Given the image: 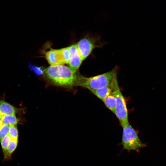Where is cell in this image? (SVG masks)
Segmentation results:
<instances>
[{
    "instance_id": "cell-2",
    "label": "cell",
    "mask_w": 166,
    "mask_h": 166,
    "mask_svg": "<svg viewBox=\"0 0 166 166\" xmlns=\"http://www.w3.org/2000/svg\"><path fill=\"white\" fill-rule=\"evenodd\" d=\"M117 78L116 68L108 72L90 77H85L79 73L76 86L84 87L91 91L109 85Z\"/></svg>"
},
{
    "instance_id": "cell-14",
    "label": "cell",
    "mask_w": 166,
    "mask_h": 166,
    "mask_svg": "<svg viewBox=\"0 0 166 166\" xmlns=\"http://www.w3.org/2000/svg\"><path fill=\"white\" fill-rule=\"evenodd\" d=\"M11 139V138L8 134L0 141L3 154L6 152Z\"/></svg>"
},
{
    "instance_id": "cell-9",
    "label": "cell",
    "mask_w": 166,
    "mask_h": 166,
    "mask_svg": "<svg viewBox=\"0 0 166 166\" xmlns=\"http://www.w3.org/2000/svg\"><path fill=\"white\" fill-rule=\"evenodd\" d=\"M20 110L4 101H0V115L1 116L15 115Z\"/></svg>"
},
{
    "instance_id": "cell-6",
    "label": "cell",
    "mask_w": 166,
    "mask_h": 166,
    "mask_svg": "<svg viewBox=\"0 0 166 166\" xmlns=\"http://www.w3.org/2000/svg\"><path fill=\"white\" fill-rule=\"evenodd\" d=\"M76 45L83 61L88 57L93 49L97 46L95 40L88 36L81 39Z\"/></svg>"
},
{
    "instance_id": "cell-4",
    "label": "cell",
    "mask_w": 166,
    "mask_h": 166,
    "mask_svg": "<svg viewBox=\"0 0 166 166\" xmlns=\"http://www.w3.org/2000/svg\"><path fill=\"white\" fill-rule=\"evenodd\" d=\"M45 56L50 66L68 64L70 58L69 47L58 49H51L45 52Z\"/></svg>"
},
{
    "instance_id": "cell-8",
    "label": "cell",
    "mask_w": 166,
    "mask_h": 166,
    "mask_svg": "<svg viewBox=\"0 0 166 166\" xmlns=\"http://www.w3.org/2000/svg\"><path fill=\"white\" fill-rule=\"evenodd\" d=\"M117 78L109 85L91 92L97 97L102 101L113 91L115 90L118 85Z\"/></svg>"
},
{
    "instance_id": "cell-7",
    "label": "cell",
    "mask_w": 166,
    "mask_h": 166,
    "mask_svg": "<svg viewBox=\"0 0 166 166\" xmlns=\"http://www.w3.org/2000/svg\"><path fill=\"white\" fill-rule=\"evenodd\" d=\"M68 47L70 52L69 66L72 70L76 72L78 71L83 61L76 44H73Z\"/></svg>"
},
{
    "instance_id": "cell-5",
    "label": "cell",
    "mask_w": 166,
    "mask_h": 166,
    "mask_svg": "<svg viewBox=\"0 0 166 166\" xmlns=\"http://www.w3.org/2000/svg\"><path fill=\"white\" fill-rule=\"evenodd\" d=\"M116 106L115 114L122 127L129 122L128 111L126 101L118 85L115 90Z\"/></svg>"
},
{
    "instance_id": "cell-3",
    "label": "cell",
    "mask_w": 166,
    "mask_h": 166,
    "mask_svg": "<svg viewBox=\"0 0 166 166\" xmlns=\"http://www.w3.org/2000/svg\"><path fill=\"white\" fill-rule=\"evenodd\" d=\"M122 127L123 132L121 144L123 149L126 150L128 152L131 150H135L139 152L141 148L146 146V145L140 140L137 132L129 122Z\"/></svg>"
},
{
    "instance_id": "cell-13",
    "label": "cell",
    "mask_w": 166,
    "mask_h": 166,
    "mask_svg": "<svg viewBox=\"0 0 166 166\" xmlns=\"http://www.w3.org/2000/svg\"><path fill=\"white\" fill-rule=\"evenodd\" d=\"M8 135L11 139L18 140V131L16 125L10 126Z\"/></svg>"
},
{
    "instance_id": "cell-1",
    "label": "cell",
    "mask_w": 166,
    "mask_h": 166,
    "mask_svg": "<svg viewBox=\"0 0 166 166\" xmlns=\"http://www.w3.org/2000/svg\"><path fill=\"white\" fill-rule=\"evenodd\" d=\"M79 73L64 65L50 66L44 69L43 74L51 84L70 89L76 86Z\"/></svg>"
},
{
    "instance_id": "cell-15",
    "label": "cell",
    "mask_w": 166,
    "mask_h": 166,
    "mask_svg": "<svg viewBox=\"0 0 166 166\" xmlns=\"http://www.w3.org/2000/svg\"><path fill=\"white\" fill-rule=\"evenodd\" d=\"M10 126L2 124L0 127V141L5 136L8 134Z\"/></svg>"
},
{
    "instance_id": "cell-16",
    "label": "cell",
    "mask_w": 166,
    "mask_h": 166,
    "mask_svg": "<svg viewBox=\"0 0 166 166\" xmlns=\"http://www.w3.org/2000/svg\"><path fill=\"white\" fill-rule=\"evenodd\" d=\"M2 124V116L0 115V127Z\"/></svg>"
},
{
    "instance_id": "cell-11",
    "label": "cell",
    "mask_w": 166,
    "mask_h": 166,
    "mask_svg": "<svg viewBox=\"0 0 166 166\" xmlns=\"http://www.w3.org/2000/svg\"><path fill=\"white\" fill-rule=\"evenodd\" d=\"M18 143V140L11 139L6 152L3 154L5 160H8L11 159L12 154L17 147Z\"/></svg>"
},
{
    "instance_id": "cell-12",
    "label": "cell",
    "mask_w": 166,
    "mask_h": 166,
    "mask_svg": "<svg viewBox=\"0 0 166 166\" xmlns=\"http://www.w3.org/2000/svg\"><path fill=\"white\" fill-rule=\"evenodd\" d=\"M2 124L10 125H16L18 119L15 115L1 116Z\"/></svg>"
},
{
    "instance_id": "cell-10",
    "label": "cell",
    "mask_w": 166,
    "mask_h": 166,
    "mask_svg": "<svg viewBox=\"0 0 166 166\" xmlns=\"http://www.w3.org/2000/svg\"><path fill=\"white\" fill-rule=\"evenodd\" d=\"M115 90L102 101L106 107L114 114L116 106Z\"/></svg>"
}]
</instances>
